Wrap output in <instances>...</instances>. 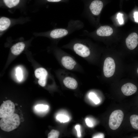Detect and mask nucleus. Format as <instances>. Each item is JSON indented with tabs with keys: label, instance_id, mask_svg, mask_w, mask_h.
<instances>
[{
	"label": "nucleus",
	"instance_id": "nucleus-1",
	"mask_svg": "<svg viewBox=\"0 0 138 138\" xmlns=\"http://www.w3.org/2000/svg\"><path fill=\"white\" fill-rule=\"evenodd\" d=\"M84 27V23L81 20L71 19L68 21L66 27L56 28L51 31L50 36L53 39H61L83 29Z\"/></svg>",
	"mask_w": 138,
	"mask_h": 138
},
{
	"label": "nucleus",
	"instance_id": "nucleus-2",
	"mask_svg": "<svg viewBox=\"0 0 138 138\" xmlns=\"http://www.w3.org/2000/svg\"><path fill=\"white\" fill-rule=\"evenodd\" d=\"M84 8L82 14L83 16L95 19L100 14L104 5L102 0H81Z\"/></svg>",
	"mask_w": 138,
	"mask_h": 138
},
{
	"label": "nucleus",
	"instance_id": "nucleus-3",
	"mask_svg": "<svg viewBox=\"0 0 138 138\" xmlns=\"http://www.w3.org/2000/svg\"><path fill=\"white\" fill-rule=\"evenodd\" d=\"M20 123L19 116L14 113L10 116L1 118L0 121V127L3 130L9 132L17 128Z\"/></svg>",
	"mask_w": 138,
	"mask_h": 138
},
{
	"label": "nucleus",
	"instance_id": "nucleus-4",
	"mask_svg": "<svg viewBox=\"0 0 138 138\" xmlns=\"http://www.w3.org/2000/svg\"><path fill=\"white\" fill-rule=\"evenodd\" d=\"M124 113L120 110L113 111L110 114L109 120V125L112 130L117 129L120 126L123 121Z\"/></svg>",
	"mask_w": 138,
	"mask_h": 138
},
{
	"label": "nucleus",
	"instance_id": "nucleus-5",
	"mask_svg": "<svg viewBox=\"0 0 138 138\" xmlns=\"http://www.w3.org/2000/svg\"><path fill=\"white\" fill-rule=\"evenodd\" d=\"M15 106L14 103L9 100L2 103L0 107V117L1 118L10 116L14 113Z\"/></svg>",
	"mask_w": 138,
	"mask_h": 138
},
{
	"label": "nucleus",
	"instance_id": "nucleus-6",
	"mask_svg": "<svg viewBox=\"0 0 138 138\" xmlns=\"http://www.w3.org/2000/svg\"><path fill=\"white\" fill-rule=\"evenodd\" d=\"M116 65L113 59L110 57L105 60L103 66V72L105 76L107 77H111L114 74Z\"/></svg>",
	"mask_w": 138,
	"mask_h": 138
},
{
	"label": "nucleus",
	"instance_id": "nucleus-7",
	"mask_svg": "<svg viewBox=\"0 0 138 138\" xmlns=\"http://www.w3.org/2000/svg\"><path fill=\"white\" fill-rule=\"evenodd\" d=\"M73 49L75 53L83 57H86L89 56L90 51L88 47L83 42H76L73 44Z\"/></svg>",
	"mask_w": 138,
	"mask_h": 138
},
{
	"label": "nucleus",
	"instance_id": "nucleus-8",
	"mask_svg": "<svg viewBox=\"0 0 138 138\" xmlns=\"http://www.w3.org/2000/svg\"><path fill=\"white\" fill-rule=\"evenodd\" d=\"M34 74L36 77L39 79L38 83L39 85L42 87L45 86L48 75L47 71L44 68H39L35 70Z\"/></svg>",
	"mask_w": 138,
	"mask_h": 138
},
{
	"label": "nucleus",
	"instance_id": "nucleus-9",
	"mask_svg": "<svg viewBox=\"0 0 138 138\" xmlns=\"http://www.w3.org/2000/svg\"><path fill=\"white\" fill-rule=\"evenodd\" d=\"M138 36L133 32L130 34L126 39L125 42L127 48L130 50L135 49L138 44Z\"/></svg>",
	"mask_w": 138,
	"mask_h": 138
},
{
	"label": "nucleus",
	"instance_id": "nucleus-10",
	"mask_svg": "<svg viewBox=\"0 0 138 138\" xmlns=\"http://www.w3.org/2000/svg\"><path fill=\"white\" fill-rule=\"evenodd\" d=\"M123 94L126 96H131L137 91L136 86L131 83H128L123 85L121 88Z\"/></svg>",
	"mask_w": 138,
	"mask_h": 138
},
{
	"label": "nucleus",
	"instance_id": "nucleus-11",
	"mask_svg": "<svg viewBox=\"0 0 138 138\" xmlns=\"http://www.w3.org/2000/svg\"><path fill=\"white\" fill-rule=\"evenodd\" d=\"M96 34L100 37L108 36L111 35L113 32L112 28L108 26H100L96 31Z\"/></svg>",
	"mask_w": 138,
	"mask_h": 138
},
{
	"label": "nucleus",
	"instance_id": "nucleus-12",
	"mask_svg": "<svg viewBox=\"0 0 138 138\" xmlns=\"http://www.w3.org/2000/svg\"><path fill=\"white\" fill-rule=\"evenodd\" d=\"M61 62L65 68L69 70L73 69L76 64V62L72 57L68 56L63 57Z\"/></svg>",
	"mask_w": 138,
	"mask_h": 138
},
{
	"label": "nucleus",
	"instance_id": "nucleus-13",
	"mask_svg": "<svg viewBox=\"0 0 138 138\" xmlns=\"http://www.w3.org/2000/svg\"><path fill=\"white\" fill-rule=\"evenodd\" d=\"M63 82L66 87L72 89H76L78 86L76 80L74 78L69 77L65 78L63 80Z\"/></svg>",
	"mask_w": 138,
	"mask_h": 138
},
{
	"label": "nucleus",
	"instance_id": "nucleus-14",
	"mask_svg": "<svg viewBox=\"0 0 138 138\" xmlns=\"http://www.w3.org/2000/svg\"><path fill=\"white\" fill-rule=\"evenodd\" d=\"M25 46V44L23 42H20L17 43L11 47V52L14 55H19L23 50Z\"/></svg>",
	"mask_w": 138,
	"mask_h": 138
},
{
	"label": "nucleus",
	"instance_id": "nucleus-15",
	"mask_svg": "<svg viewBox=\"0 0 138 138\" xmlns=\"http://www.w3.org/2000/svg\"><path fill=\"white\" fill-rule=\"evenodd\" d=\"M10 24V19L6 17H3L0 19V30L3 31L6 29Z\"/></svg>",
	"mask_w": 138,
	"mask_h": 138
},
{
	"label": "nucleus",
	"instance_id": "nucleus-16",
	"mask_svg": "<svg viewBox=\"0 0 138 138\" xmlns=\"http://www.w3.org/2000/svg\"><path fill=\"white\" fill-rule=\"evenodd\" d=\"M130 121L132 127L135 129L138 130V115H132L130 118Z\"/></svg>",
	"mask_w": 138,
	"mask_h": 138
},
{
	"label": "nucleus",
	"instance_id": "nucleus-17",
	"mask_svg": "<svg viewBox=\"0 0 138 138\" xmlns=\"http://www.w3.org/2000/svg\"><path fill=\"white\" fill-rule=\"evenodd\" d=\"M6 5L8 7L11 8L17 5L19 0H3Z\"/></svg>",
	"mask_w": 138,
	"mask_h": 138
},
{
	"label": "nucleus",
	"instance_id": "nucleus-18",
	"mask_svg": "<svg viewBox=\"0 0 138 138\" xmlns=\"http://www.w3.org/2000/svg\"><path fill=\"white\" fill-rule=\"evenodd\" d=\"M56 118L60 122L63 123L67 122L69 120L68 116L62 114L58 115L56 116Z\"/></svg>",
	"mask_w": 138,
	"mask_h": 138
},
{
	"label": "nucleus",
	"instance_id": "nucleus-19",
	"mask_svg": "<svg viewBox=\"0 0 138 138\" xmlns=\"http://www.w3.org/2000/svg\"><path fill=\"white\" fill-rule=\"evenodd\" d=\"M89 97L95 104H98L100 102V100L99 98L93 93H90L89 95Z\"/></svg>",
	"mask_w": 138,
	"mask_h": 138
},
{
	"label": "nucleus",
	"instance_id": "nucleus-20",
	"mask_svg": "<svg viewBox=\"0 0 138 138\" xmlns=\"http://www.w3.org/2000/svg\"><path fill=\"white\" fill-rule=\"evenodd\" d=\"M59 134V132L57 130H52L48 134V138H57Z\"/></svg>",
	"mask_w": 138,
	"mask_h": 138
},
{
	"label": "nucleus",
	"instance_id": "nucleus-21",
	"mask_svg": "<svg viewBox=\"0 0 138 138\" xmlns=\"http://www.w3.org/2000/svg\"><path fill=\"white\" fill-rule=\"evenodd\" d=\"M48 106L42 104L37 105L35 107V109L37 110L40 111H43L47 110L48 108Z\"/></svg>",
	"mask_w": 138,
	"mask_h": 138
},
{
	"label": "nucleus",
	"instance_id": "nucleus-22",
	"mask_svg": "<svg viewBox=\"0 0 138 138\" xmlns=\"http://www.w3.org/2000/svg\"><path fill=\"white\" fill-rule=\"evenodd\" d=\"M16 75L17 79L19 81H21L23 77L21 69L19 67L17 68L16 70Z\"/></svg>",
	"mask_w": 138,
	"mask_h": 138
},
{
	"label": "nucleus",
	"instance_id": "nucleus-23",
	"mask_svg": "<svg viewBox=\"0 0 138 138\" xmlns=\"http://www.w3.org/2000/svg\"><path fill=\"white\" fill-rule=\"evenodd\" d=\"M123 15L121 13H119L117 15V18L119 24L122 25L123 24V21L122 18Z\"/></svg>",
	"mask_w": 138,
	"mask_h": 138
},
{
	"label": "nucleus",
	"instance_id": "nucleus-24",
	"mask_svg": "<svg viewBox=\"0 0 138 138\" xmlns=\"http://www.w3.org/2000/svg\"><path fill=\"white\" fill-rule=\"evenodd\" d=\"M80 126L79 125H76L75 127V128L76 130L77 136L78 137L81 136V134L80 130Z\"/></svg>",
	"mask_w": 138,
	"mask_h": 138
},
{
	"label": "nucleus",
	"instance_id": "nucleus-25",
	"mask_svg": "<svg viewBox=\"0 0 138 138\" xmlns=\"http://www.w3.org/2000/svg\"><path fill=\"white\" fill-rule=\"evenodd\" d=\"M85 122L86 125L89 127H92L93 125L92 122L88 118H86L85 119Z\"/></svg>",
	"mask_w": 138,
	"mask_h": 138
},
{
	"label": "nucleus",
	"instance_id": "nucleus-26",
	"mask_svg": "<svg viewBox=\"0 0 138 138\" xmlns=\"http://www.w3.org/2000/svg\"><path fill=\"white\" fill-rule=\"evenodd\" d=\"M47 1L51 2H59L67 3L69 0H46Z\"/></svg>",
	"mask_w": 138,
	"mask_h": 138
},
{
	"label": "nucleus",
	"instance_id": "nucleus-27",
	"mask_svg": "<svg viewBox=\"0 0 138 138\" xmlns=\"http://www.w3.org/2000/svg\"><path fill=\"white\" fill-rule=\"evenodd\" d=\"M104 134L101 133H100L95 135L93 136L92 138H104Z\"/></svg>",
	"mask_w": 138,
	"mask_h": 138
},
{
	"label": "nucleus",
	"instance_id": "nucleus-28",
	"mask_svg": "<svg viewBox=\"0 0 138 138\" xmlns=\"http://www.w3.org/2000/svg\"><path fill=\"white\" fill-rule=\"evenodd\" d=\"M134 15L135 21L136 22H138V12H135Z\"/></svg>",
	"mask_w": 138,
	"mask_h": 138
},
{
	"label": "nucleus",
	"instance_id": "nucleus-29",
	"mask_svg": "<svg viewBox=\"0 0 138 138\" xmlns=\"http://www.w3.org/2000/svg\"><path fill=\"white\" fill-rule=\"evenodd\" d=\"M133 138H138V136L135 137H134Z\"/></svg>",
	"mask_w": 138,
	"mask_h": 138
},
{
	"label": "nucleus",
	"instance_id": "nucleus-30",
	"mask_svg": "<svg viewBox=\"0 0 138 138\" xmlns=\"http://www.w3.org/2000/svg\"><path fill=\"white\" fill-rule=\"evenodd\" d=\"M137 73L138 74V67L137 68Z\"/></svg>",
	"mask_w": 138,
	"mask_h": 138
}]
</instances>
